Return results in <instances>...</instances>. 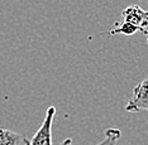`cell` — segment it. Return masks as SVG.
Wrapping results in <instances>:
<instances>
[{
    "instance_id": "cell-1",
    "label": "cell",
    "mask_w": 148,
    "mask_h": 145,
    "mask_svg": "<svg viewBox=\"0 0 148 145\" xmlns=\"http://www.w3.org/2000/svg\"><path fill=\"white\" fill-rule=\"evenodd\" d=\"M56 115V107L49 106L46 111L45 119L33 138L29 140V145H52V124Z\"/></svg>"
},
{
    "instance_id": "cell-2",
    "label": "cell",
    "mask_w": 148,
    "mask_h": 145,
    "mask_svg": "<svg viewBox=\"0 0 148 145\" xmlns=\"http://www.w3.org/2000/svg\"><path fill=\"white\" fill-rule=\"evenodd\" d=\"M125 110L128 112H139L148 111V77L133 88V93Z\"/></svg>"
},
{
    "instance_id": "cell-3",
    "label": "cell",
    "mask_w": 148,
    "mask_h": 145,
    "mask_svg": "<svg viewBox=\"0 0 148 145\" xmlns=\"http://www.w3.org/2000/svg\"><path fill=\"white\" fill-rule=\"evenodd\" d=\"M124 22H129L139 29V32L146 33L148 29V12L143 10L139 5H129L122 12Z\"/></svg>"
},
{
    "instance_id": "cell-4",
    "label": "cell",
    "mask_w": 148,
    "mask_h": 145,
    "mask_svg": "<svg viewBox=\"0 0 148 145\" xmlns=\"http://www.w3.org/2000/svg\"><path fill=\"white\" fill-rule=\"evenodd\" d=\"M0 145H29V139L19 133L0 127Z\"/></svg>"
},
{
    "instance_id": "cell-5",
    "label": "cell",
    "mask_w": 148,
    "mask_h": 145,
    "mask_svg": "<svg viewBox=\"0 0 148 145\" xmlns=\"http://www.w3.org/2000/svg\"><path fill=\"white\" fill-rule=\"evenodd\" d=\"M120 135H122V133H120L119 129L110 127V129H108L105 131V136H104V139L100 141V143H97L96 145H116L118 140L120 139ZM60 145H72V139L71 138H67V139L63 140Z\"/></svg>"
},
{
    "instance_id": "cell-6",
    "label": "cell",
    "mask_w": 148,
    "mask_h": 145,
    "mask_svg": "<svg viewBox=\"0 0 148 145\" xmlns=\"http://www.w3.org/2000/svg\"><path fill=\"white\" fill-rule=\"evenodd\" d=\"M139 32V29L137 28L134 24L129 22H124L123 23H115V28H113L110 32H108L106 34L109 35H115V34H124V35H133L134 33Z\"/></svg>"
},
{
    "instance_id": "cell-7",
    "label": "cell",
    "mask_w": 148,
    "mask_h": 145,
    "mask_svg": "<svg viewBox=\"0 0 148 145\" xmlns=\"http://www.w3.org/2000/svg\"><path fill=\"white\" fill-rule=\"evenodd\" d=\"M144 34H146V35H147V42H148V29L146 30V33H144Z\"/></svg>"
}]
</instances>
